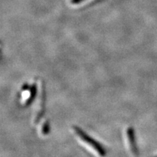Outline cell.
Listing matches in <instances>:
<instances>
[{
	"label": "cell",
	"mask_w": 157,
	"mask_h": 157,
	"mask_svg": "<svg viewBox=\"0 0 157 157\" xmlns=\"http://www.w3.org/2000/svg\"><path fill=\"white\" fill-rule=\"evenodd\" d=\"M72 132L78 140L81 143V144L85 147L88 151H90L92 154L95 155L96 157H105L106 155V151L103 146L95 141L93 138L89 136L87 133L84 132L82 129L76 126L71 127Z\"/></svg>",
	"instance_id": "obj_1"
},
{
	"label": "cell",
	"mask_w": 157,
	"mask_h": 157,
	"mask_svg": "<svg viewBox=\"0 0 157 157\" xmlns=\"http://www.w3.org/2000/svg\"><path fill=\"white\" fill-rule=\"evenodd\" d=\"M38 89H37V95L36 97V102L33 113V123L36 124L41 120L44 113L45 105V90L44 84L42 81L38 82Z\"/></svg>",
	"instance_id": "obj_2"
},
{
	"label": "cell",
	"mask_w": 157,
	"mask_h": 157,
	"mask_svg": "<svg viewBox=\"0 0 157 157\" xmlns=\"http://www.w3.org/2000/svg\"><path fill=\"white\" fill-rule=\"evenodd\" d=\"M38 86L36 83L25 84L21 90V104L23 106H28L36 98Z\"/></svg>",
	"instance_id": "obj_3"
},
{
	"label": "cell",
	"mask_w": 157,
	"mask_h": 157,
	"mask_svg": "<svg viewBox=\"0 0 157 157\" xmlns=\"http://www.w3.org/2000/svg\"><path fill=\"white\" fill-rule=\"evenodd\" d=\"M125 141H126L127 149L131 156L133 157L137 156L138 152H137L136 140H135V130L132 127H127L125 129Z\"/></svg>",
	"instance_id": "obj_4"
},
{
	"label": "cell",
	"mask_w": 157,
	"mask_h": 157,
	"mask_svg": "<svg viewBox=\"0 0 157 157\" xmlns=\"http://www.w3.org/2000/svg\"><path fill=\"white\" fill-rule=\"evenodd\" d=\"M50 132V122L47 119L40 121L39 127V134L42 137H46Z\"/></svg>",
	"instance_id": "obj_5"
},
{
	"label": "cell",
	"mask_w": 157,
	"mask_h": 157,
	"mask_svg": "<svg viewBox=\"0 0 157 157\" xmlns=\"http://www.w3.org/2000/svg\"><path fill=\"white\" fill-rule=\"evenodd\" d=\"M84 1H85V0H71V2L72 4H74V5H76V4L81 3Z\"/></svg>",
	"instance_id": "obj_6"
},
{
	"label": "cell",
	"mask_w": 157,
	"mask_h": 157,
	"mask_svg": "<svg viewBox=\"0 0 157 157\" xmlns=\"http://www.w3.org/2000/svg\"><path fill=\"white\" fill-rule=\"evenodd\" d=\"M155 157H157V156H155Z\"/></svg>",
	"instance_id": "obj_7"
}]
</instances>
